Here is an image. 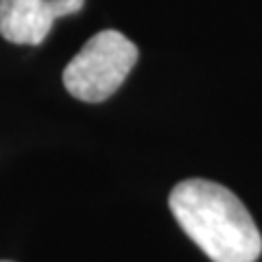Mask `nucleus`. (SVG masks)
Wrapping results in <instances>:
<instances>
[{
  "label": "nucleus",
  "instance_id": "obj_1",
  "mask_svg": "<svg viewBox=\"0 0 262 262\" xmlns=\"http://www.w3.org/2000/svg\"><path fill=\"white\" fill-rule=\"evenodd\" d=\"M179 227L212 262H256L262 236L232 190L210 179H186L168 196Z\"/></svg>",
  "mask_w": 262,
  "mask_h": 262
},
{
  "label": "nucleus",
  "instance_id": "obj_2",
  "mask_svg": "<svg viewBox=\"0 0 262 262\" xmlns=\"http://www.w3.org/2000/svg\"><path fill=\"white\" fill-rule=\"evenodd\" d=\"M138 61V48L118 31H101L63 70L66 90L85 103H101L125 83Z\"/></svg>",
  "mask_w": 262,
  "mask_h": 262
},
{
  "label": "nucleus",
  "instance_id": "obj_3",
  "mask_svg": "<svg viewBox=\"0 0 262 262\" xmlns=\"http://www.w3.org/2000/svg\"><path fill=\"white\" fill-rule=\"evenodd\" d=\"M85 0H0V35L11 44H42L57 18L83 9Z\"/></svg>",
  "mask_w": 262,
  "mask_h": 262
}]
</instances>
